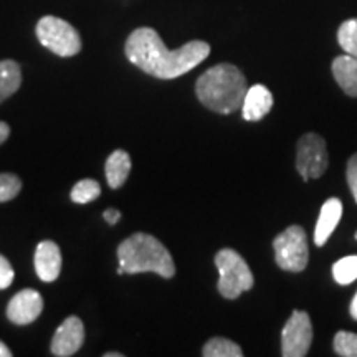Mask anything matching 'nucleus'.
<instances>
[{
	"label": "nucleus",
	"mask_w": 357,
	"mask_h": 357,
	"mask_svg": "<svg viewBox=\"0 0 357 357\" xmlns=\"http://www.w3.org/2000/svg\"><path fill=\"white\" fill-rule=\"evenodd\" d=\"M124 53L132 65L151 77L172 79L202 63L211 55V45L202 40H192L177 50H167L154 29L141 26L128 37Z\"/></svg>",
	"instance_id": "f257e3e1"
},
{
	"label": "nucleus",
	"mask_w": 357,
	"mask_h": 357,
	"mask_svg": "<svg viewBox=\"0 0 357 357\" xmlns=\"http://www.w3.org/2000/svg\"><path fill=\"white\" fill-rule=\"evenodd\" d=\"M248 84L245 75L235 65L220 63L200 75L195 93L205 108L220 114L242 109Z\"/></svg>",
	"instance_id": "f03ea898"
},
{
	"label": "nucleus",
	"mask_w": 357,
	"mask_h": 357,
	"mask_svg": "<svg viewBox=\"0 0 357 357\" xmlns=\"http://www.w3.org/2000/svg\"><path fill=\"white\" fill-rule=\"evenodd\" d=\"M119 266L124 273H158L162 278L176 275V265L169 250L153 235L134 234L118 247Z\"/></svg>",
	"instance_id": "7ed1b4c3"
},
{
	"label": "nucleus",
	"mask_w": 357,
	"mask_h": 357,
	"mask_svg": "<svg viewBox=\"0 0 357 357\" xmlns=\"http://www.w3.org/2000/svg\"><path fill=\"white\" fill-rule=\"evenodd\" d=\"M218 270V291L227 300H236L240 294L253 288V275L240 253L223 248L215 255Z\"/></svg>",
	"instance_id": "20e7f679"
},
{
	"label": "nucleus",
	"mask_w": 357,
	"mask_h": 357,
	"mask_svg": "<svg viewBox=\"0 0 357 357\" xmlns=\"http://www.w3.org/2000/svg\"><path fill=\"white\" fill-rule=\"evenodd\" d=\"M37 38L45 48L61 58L75 56L82 50V37L77 29L53 15H45L38 20Z\"/></svg>",
	"instance_id": "39448f33"
},
{
	"label": "nucleus",
	"mask_w": 357,
	"mask_h": 357,
	"mask_svg": "<svg viewBox=\"0 0 357 357\" xmlns=\"http://www.w3.org/2000/svg\"><path fill=\"white\" fill-rule=\"evenodd\" d=\"M275 260L284 271H303L310 260L306 231L300 225H291L273 240Z\"/></svg>",
	"instance_id": "423d86ee"
},
{
	"label": "nucleus",
	"mask_w": 357,
	"mask_h": 357,
	"mask_svg": "<svg viewBox=\"0 0 357 357\" xmlns=\"http://www.w3.org/2000/svg\"><path fill=\"white\" fill-rule=\"evenodd\" d=\"M328 147L319 134L307 132L300 137L296 149V169L303 181L319 178L328 169Z\"/></svg>",
	"instance_id": "0eeeda50"
},
{
	"label": "nucleus",
	"mask_w": 357,
	"mask_h": 357,
	"mask_svg": "<svg viewBox=\"0 0 357 357\" xmlns=\"http://www.w3.org/2000/svg\"><path fill=\"white\" fill-rule=\"evenodd\" d=\"M312 342V324L305 311H293L281 333V354L284 357H305Z\"/></svg>",
	"instance_id": "6e6552de"
},
{
	"label": "nucleus",
	"mask_w": 357,
	"mask_h": 357,
	"mask_svg": "<svg viewBox=\"0 0 357 357\" xmlns=\"http://www.w3.org/2000/svg\"><path fill=\"white\" fill-rule=\"evenodd\" d=\"M84 341V326L77 316H70L56 329L52 339V354L56 357H68L77 354Z\"/></svg>",
	"instance_id": "1a4fd4ad"
},
{
	"label": "nucleus",
	"mask_w": 357,
	"mask_h": 357,
	"mask_svg": "<svg viewBox=\"0 0 357 357\" xmlns=\"http://www.w3.org/2000/svg\"><path fill=\"white\" fill-rule=\"evenodd\" d=\"M43 311V298L35 289H22L7 306V318L13 324L25 326L33 323Z\"/></svg>",
	"instance_id": "9d476101"
},
{
	"label": "nucleus",
	"mask_w": 357,
	"mask_h": 357,
	"mask_svg": "<svg viewBox=\"0 0 357 357\" xmlns=\"http://www.w3.org/2000/svg\"><path fill=\"white\" fill-rule=\"evenodd\" d=\"M35 271L45 283H52L61 271V252L52 240L40 242L35 250Z\"/></svg>",
	"instance_id": "9b49d317"
},
{
	"label": "nucleus",
	"mask_w": 357,
	"mask_h": 357,
	"mask_svg": "<svg viewBox=\"0 0 357 357\" xmlns=\"http://www.w3.org/2000/svg\"><path fill=\"white\" fill-rule=\"evenodd\" d=\"M273 108V95L263 84H253L248 88L242 105L245 121H260Z\"/></svg>",
	"instance_id": "f8f14e48"
},
{
	"label": "nucleus",
	"mask_w": 357,
	"mask_h": 357,
	"mask_svg": "<svg viewBox=\"0 0 357 357\" xmlns=\"http://www.w3.org/2000/svg\"><path fill=\"white\" fill-rule=\"evenodd\" d=\"M342 218V202L336 197L326 200L321 207L319 218L314 227V243L318 247H323L336 230L339 220Z\"/></svg>",
	"instance_id": "ddd939ff"
},
{
	"label": "nucleus",
	"mask_w": 357,
	"mask_h": 357,
	"mask_svg": "<svg viewBox=\"0 0 357 357\" xmlns=\"http://www.w3.org/2000/svg\"><path fill=\"white\" fill-rule=\"evenodd\" d=\"M333 75L339 86L347 96H357V58L352 55H341L334 58Z\"/></svg>",
	"instance_id": "4468645a"
},
{
	"label": "nucleus",
	"mask_w": 357,
	"mask_h": 357,
	"mask_svg": "<svg viewBox=\"0 0 357 357\" xmlns=\"http://www.w3.org/2000/svg\"><path fill=\"white\" fill-rule=\"evenodd\" d=\"M105 171L111 189H119L128 181L129 172H131V158H129L126 151H114V153H111L108 160H106Z\"/></svg>",
	"instance_id": "2eb2a0df"
},
{
	"label": "nucleus",
	"mask_w": 357,
	"mask_h": 357,
	"mask_svg": "<svg viewBox=\"0 0 357 357\" xmlns=\"http://www.w3.org/2000/svg\"><path fill=\"white\" fill-rule=\"evenodd\" d=\"M22 84L20 65L13 60L0 61V102L10 98Z\"/></svg>",
	"instance_id": "dca6fc26"
},
{
	"label": "nucleus",
	"mask_w": 357,
	"mask_h": 357,
	"mask_svg": "<svg viewBox=\"0 0 357 357\" xmlns=\"http://www.w3.org/2000/svg\"><path fill=\"white\" fill-rule=\"evenodd\" d=\"M205 357H242L243 351L236 342L225 337H213L204 346Z\"/></svg>",
	"instance_id": "f3484780"
},
{
	"label": "nucleus",
	"mask_w": 357,
	"mask_h": 357,
	"mask_svg": "<svg viewBox=\"0 0 357 357\" xmlns=\"http://www.w3.org/2000/svg\"><path fill=\"white\" fill-rule=\"evenodd\" d=\"M101 194V187L93 178H83L71 189L70 197L75 204H89L96 200Z\"/></svg>",
	"instance_id": "a211bd4d"
},
{
	"label": "nucleus",
	"mask_w": 357,
	"mask_h": 357,
	"mask_svg": "<svg viewBox=\"0 0 357 357\" xmlns=\"http://www.w3.org/2000/svg\"><path fill=\"white\" fill-rule=\"evenodd\" d=\"M333 276L339 284H351L357 280V255L344 257L333 265Z\"/></svg>",
	"instance_id": "6ab92c4d"
},
{
	"label": "nucleus",
	"mask_w": 357,
	"mask_h": 357,
	"mask_svg": "<svg viewBox=\"0 0 357 357\" xmlns=\"http://www.w3.org/2000/svg\"><path fill=\"white\" fill-rule=\"evenodd\" d=\"M337 42L347 55L357 58V19L346 20L339 26Z\"/></svg>",
	"instance_id": "aec40b11"
},
{
	"label": "nucleus",
	"mask_w": 357,
	"mask_h": 357,
	"mask_svg": "<svg viewBox=\"0 0 357 357\" xmlns=\"http://www.w3.org/2000/svg\"><path fill=\"white\" fill-rule=\"evenodd\" d=\"M334 351L342 357H357V334L339 331L334 336Z\"/></svg>",
	"instance_id": "412c9836"
},
{
	"label": "nucleus",
	"mask_w": 357,
	"mask_h": 357,
	"mask_svg": "<svg viewBox=\"0 0 357 357\" xmlns=\"http://www.w3.org/2000/svg\"><path fill=\"white\" fill-rule=\"evenodd\" d=\"M22 190V181L15 174H0V204L15 199Z\"/></svg>",
	"instance_id": "4be33fe9"
},
{
	"label": "nucleus",
	"mask_w": 357,
	"mask_h": 357,
	"mask_svg": "<svg viewBox=\"0 0 357 357\" xmlns=\"http://www.w3.org/2000/svg\"><path fill=\"white\" fill-rule=\"evenodd\" d=\"M15 273H13V268L10 261L6 257L0 255V289H6L12 284Z\"/></svg>",
	"instance_id": "5701e85b"
},
{
	"label": "nucleus",
	"mask_w": 357,
	"mask_h": 357,
	"mask_svg": "<svg viewBox=\"0 0 357 357\" xmlns=\"http://www.w3.org/2000/svg\"><path fill=\"white\" fill-rule=\"evenodd\" d=\"M346 177H347V184H349V189L357 202V154L352 155V158L349 159V162H347Z\"/></svg>",
	"instance_id": "b1692460"
},
{
	"label": "nucleus",
	"mask_w": 357,
	"mask_h": 357,
	"mask_svg": "<svg viewBox=\"0 0 357 357\" xmlns=\"http://www.w3.org/2000/svg\"><path fill=\"white\" fill-rule=\"evenodd\" d=\"M119 218H121V213H119V211H116V208H108V211L105 212V220L108 222L109 225L118 223Z\"/></svg>",
	"instance_id": "393cba45"
},
{
	"label": "nucleus",
	"mask_w": 357,
	"mask_h": 357,
	"mask_svg": "<svg viewBox=\"0 0 357 357\" xmlns=\"http://www.w3.org/2000/svg\"><path fill=\"white\" fill-rule=\"evenodd\" d=\"M10 136V128H8L7 123L0 121V144H3Z\"/></svg>",
	"instance_id": "a878e982"
},
{
	"label": "nucleus",
	"mask_w": 357,
	"mask_h": 357,
	"mask_svg": "<svg viewBox=\"0 0 357 357\" xmlns=\"http://www.w3.org/2000/svg\"><path fill=\"white\" fill-rule=\"evenodd\" d=\"M351 316L357 321V293L354 294V298H352V303H351Z\"/></svg>",
	"instance_id": "bb28decb"
},
{
	"label": "nucleus",
	"mask_w": 357,
	"mask_h": 357,
	"mask_svg": "<svg viewBox=\"0 0 357 357\" xmlns=\"http://www.w3.org/2000/svg\"><path fill=\"white\" fill-rule=\"evenodd\" d=\"M0 357H12V351L0 341Z\"/></svg>",
	"instance_id": "cd10ccee"
},
{
	"label": "nucleus",
	"mask_w": 357,
	"mask_h": 357,
	"mask_svg": "<svg viewBox=\"0 0 357 357\" xmlns=\"http://www.w3.org/2000/svg\"><path fill=\"white\" fill-rule=\"evenodd\" d=\"M105 357H123V354H119V352H106Z\"/></svg>",
	"instance_id": "c85d7f7f"
},
{
	"label": "nucleus",
	"mask_w": 357,
	"mask_h": 357,
	"mask_svg": "<svg viewBox=\"0 0 357 357\" xmlns=\"http://www.w3.org/2000/svg\"><path fill=\"white\" fill-rule=\"evenodd\" d=\"M356 240H357V234H356Z\"/></svg>",
	"instance_id": "c756f323"
}]
</instances>
